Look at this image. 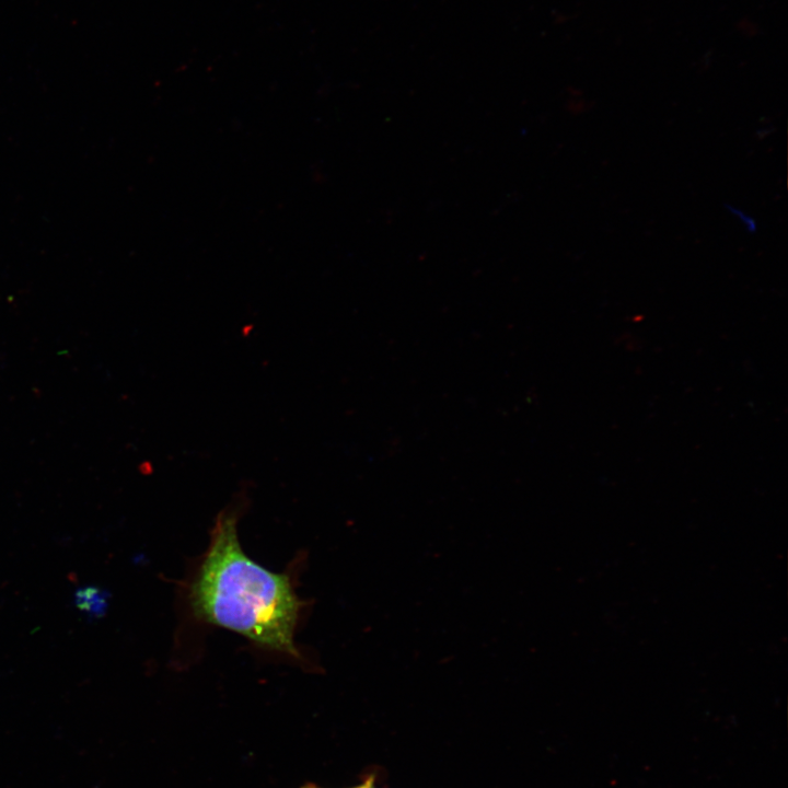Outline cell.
I'll list each match as a JSON object with an SVG mask.
<instances>
[{"instance_id":"cell-1","label":"cell","mask_w":788,"mask_h":788,"mask_svg":"<svg viewBox=\"0 0 788 788\" xmlns=\"http://www.w3.org/2000/svg\"><path fill=\"white\" fill-rule=\"evenodd\" d=\"M237 506L217 517L209 547L189 587L192 609L209 624L299 659L294 630L303 604L289 575L270 571L245 554L237 536Z\"/></svg>"},{"instance_id":"cell-2","label":"cell","mask_w":788,"mask_h":788,"mask_svg":"<svg viewBox=\"0 0 788 788\" xmlns=\"http://www.w3.org/2000/svg\"><path fill=\"white\" fill-rule=\"evenodd\" d=\"M107 598L104 590L96 587H84L77 590L74 603L81 612L99 617L106 611Z\"/></svg>"},{"instance_id":"cell-3","label":"cell","mask_w":788,"mask_h":788,"mask_svg":"<svg viewBox=\"0 0 788 788\" xmlns=\"http://www.w3.org/2000/svg\"><path fill=\"white\" fill-rule=\"evenodd\" d=\"M301 788H322V787H320V786H317V785H315V784H305V785L302 786ZM351 788H375V786H374V779H373V777H369V778H367L362 784L357 785V786L351 787Z\"/></svg>"}]
</instances>
